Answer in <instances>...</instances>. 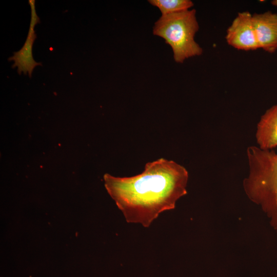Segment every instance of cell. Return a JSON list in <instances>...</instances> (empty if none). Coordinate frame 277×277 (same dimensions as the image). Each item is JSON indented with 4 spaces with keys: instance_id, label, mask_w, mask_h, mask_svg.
<instances>
[{
    "instance_id": "3957f363",
    "label": "cell",
    "mask_w": 277,
    "mask_h": 277,
    "mask_svg": "<svg viewBox=\"0 0 277 277\" xmlns=\"http://www.w3.org/2000/svg\"><path fill=\"white\" fill-rule=\"evenodd\" d=\"M194 9L161 15L155 22L152 32L163 38L171 48L173 58L183 63L190 57L200 56L203 50L194 37L199 29Z\"/></svg>"
},
{
    "instance_id": "5b68a950",
    "label": "cell",
    "mask_w": 277,
    "mask_h": 277,
    "mask_svg": "<svg viewBox=\"0 0 277 277\" xmlns=\"http://www.w3.org/2000/svg\"><path fill=\"white\" fill-rule=\"evenodd\" d=\"M259 48L272 53L277 50V13L267 11L252 14Z\"/></svg>"
},
{
    "instance_id": "ba28073f",
    "label": "cell",
    "mask_w": 277,
    "mask_h": 277,
    "mask_svg": "<svg viewBox=\"0 0 277 277\" xmlns=\"http://www.w3.org/2000/svg\"><path fill=\"white\" fill-rule=\"evenodd\" d=\"M152 6L157 7L162 15H168L190 9L194 5L190 0H149Z\"/></svg>"
},
{
    "instance_id": "7a4b0ae2",
    "label": "cell",
    "mask_w": 277,
    "mask_h": 277,
    "mask_svg": "<svg viewBox=\"0 0 277 277\" xmlns=\"http://www.w3.org/2000/svg\"><path fill=\"white\" fill-rule=\"evenodd\" d=\"M246 154L249 170L243 182L244 192L260 207L277 233V151L251 146Z\"/></svg>"
},
{
    "instance_id": "30bf717a",
    "label": "cell",
    "mask_w": 277,
    "mask_h": 277,
    "mask_svg": "<svg viewBox=\"0 0 277 277\" xmlns=\"http://www.w3.org/2000/svg\"><path fill=\"white\" fill-rule=\"evenodd\" d=\"M271 4L274 6L277 7V0H273L271 2Z\"/></svg>"
},
{
    "instance_id": "6da1fadb",
    "label": "cell",
    "mask_w": 277,
    "mask_h": 277,
    "mask_svg": "<svg viewBox=\"0 0 277 277\" xmlns=\"http://www.w3.org/2000/svg\"><path fill=\"white\" fill-rule=\"evenodd\" d=\"M189 174L183 166L164 158L146 164L130 177L104 175L105 188L127 223L150 226L162 212L174 209L187 193Z\"/></svg>"
},
{
    "instance_id": "9c48e42d",
    "label": "cell",
    "mask_w": 277,
    "mask_h": 277,
    "mask_svg": "<svg viewBox=\"0 0 277 277\" xmlns=\"http://www.w3.org/2000/svg\"><path fill=\"white\" fill-rule=\"evenodd\" d=\"M29 4L31 9V17L29 28L34 29L35 26L39 23V18L37 16L35 7V1L29 0Z\"/></svg>"
},
{
    "instance_id": "52a82bcc",
    "label": "cell",
    "mask_w": 277,
    "mask_h": 277,
    "mask_svg": "<svg viewBox=\"0 0 277 277\" xmlns=\"http://www.w3.org/2000/svg\"><path fill=\"white\" fill-rule=\"evenodd\" d=\"M36 37L34 29L29 28L27 39L22 47L18 51L14 52L12 56L9 58V61H14L12 68L17 67V72L21 74L27 73L30 77H31L32 73L34 68L41 63L35 62L32 55V46Z\"/></svg>"
},
{
    "instance_id": "277c9868",
    "label": "cell",
    "mask_w": 277,
    "mask_h": 277,
    "mask_svg": "<svg viewBox=\"0 0 277 277\" xmlns=\"http://www.w3.org/2000/svg\"><path fill=\"white\" fill-rule=\"evenodd\" d=\"M225 39L229 45L238 50L259 49L252 14L247 11L238 13L226 30Z\"/></svg>"
},
{
    "instance_id": "8992f818",
    "label": "cell",
    "mask_w": 277,
    "mask_h": 277,
    "mask_svg": "<svg viewBox=\"0 0 277 277\" xmlns=\"http://www.w3.org/2000/svg\"><path fill=\"white\" fill-rule=\"evenodd\" d=\"M255 138L261 149L271 150L277 147V104L261 117L256 126Z\"/></svg>"
}]
</instances>
